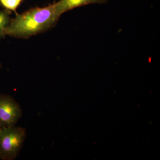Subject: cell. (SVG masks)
Wrapping results in <instances>:
<instances>
[{
  "label": "cell",
  "mask_w": 160,
  "mask_h": 160,
  "mask_svg": "<svg viewBox=\"0 0 160 160\" xmlns=\"http://www.w3.org/2000/svg\"><path fill=\"white\" fill-rule=\"evenodd\" d=\"M60 17L53 4L29 9L11 20L6 35L21 38L30 37L53 27Z\"/></svg>",
  "instance_id": "obj_1"
},
{
  "label": "cell",
  "mask_w": 160,
  "mask_h": 160,
  "mask_svg": "<svg viewBox=\"0 0 160 160\" xmlns=\"http://www.w3.org/2000/svg\"><path fill=\"white\" fill-rule=\"evenodd\" d=\"M26 138V129L13 126L0 132V159L13 160L17 157Z\"/></svg>",
  "instance_id": "obj_2"
},
{
  "label": "cell",
  "mask_w": 160,
  "mask_h": 160,
  "mask_svg": "<svg viewBox=\"0 0 160 160\" xmlns=\"http://www.w3.org/2000/svg\"><path fill=\"white\" fill-rule=\"evenodd\" d=\"M22 115L21 106L12 97L0 94V125L2 128L15 126Z\"/></svg>",
  "instance_id": "obj_3"
},
{
  "label": "cell",
  "mask_w": 160,
  "mask_h": 160,
  "mask_svg": "<svg viewBox=\"0 0 160 160\" xmlns=\"http://www.w3.org/2000/svg\"><path fill=\"white\" fill-rule=\"evenodd\" d=\"M109 0H59L53 4L56 12L61 16L64 12L81 6L90 4H104Z\"/></svg>",
  "instance_id": "obj_4"
},
{
  "label": "cell",
  "mask_w": 160,
  "mask_h": 160,
  "mask_svg": "<svg viewBox=\"0 0 160 160\" xmlns=\"http://www.w3.org/2000/svg\"><path fill=\"white\" fill-rule=\"evenodd\" d=\"M11 20L8 12L0 10V40L6 35V29Z\"/></svg>",
  "instance_id": "obj_5"
},
{
  "label": "cell",
  "mask_w": 160,
  "mask_h": 160,
  "mask_svg": "<svg viewBox=\"0 0 160 160\" xmlns=\"http://www.w3.org/2000/svg\"><path fill=\"white\" fill-rule=\"evenodd\" d=\"M22 0H0L4 7L11 11H16Z\"/></svg>",
  "instance_id": "obj_6"
},
{
  "label": "cell",
  "mask_w": 160,
  "mask_h": 160,
  "mask_svg": "<svg viewBox=\"0 0 160 160\" xmlns=\"http://www.w3.org/2000/svg\"><path fill=\"white\" fill-rule=\"evenodd\" d=\"M2 127H1V125H0V132H1V129H2Z\"/></svg>",
  "instance_id": "obj_7"
},
{
  "label": "cell",
  "mask_w": 160,
  "mask_h": 160,
  "mask_svg": "<svg viewBox=\"0 0 160 160\" xmlns=\"http://www.w3.org/2000/svg\"><path fill=\"white\" fill-rule=\"evenodd\" d=\"M1 63H0V68H1Z\"/></svg>",
  "instance_id": "obj_8"
}]
</instances>
